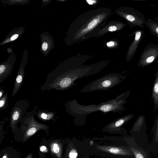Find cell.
Returning <instances> with one entry per match:
<instances>
[{
  "mask_svg": "<svg viewBox=\"0 0 158 158\" xmlns=\"http://www.w3.org/2000/svg\"><path fill=\"white\" fill-rule=\"evenodd\" d=\"M131 90H128L112 99L102 102L98 104L84 105L79 104L76 99L66 102L65 104L67 112L74 117V122L77 123L85 122L86 117L90 114L100 111L106 114L109 112H119L125 109L124 105L127 101Z\"/></svg>",
  "mask_w": 158,
  "mask_h": 158,
  "instance_id": "6da1fadb",
  "label": "cell"
},
{
  "mask_svg": "<svg viewBox=\"0 0 158 158\" xmlns=\"http://www.w3.org/2000/svg\"><path fill=\"white\" fill-rule=\"evenodd\" d=\"M111 10L102 8L85 12L77 18L74 40L76 42L85 40L99 30L110 15Z\"/></svg>",
  "mask_w": 158,
  "mask_h": 158,
  "instance_id": "7a4b0ae2",
  "label": "cell"
},
{
  "mask_svg": "<svg viewBox=\"0 0 158 158\" xmlns=\"http://www.w3.org/2000/svg\"><path fill=\"white\" fill-rule=\"evenodd\" d=\"M126 76L120 73H111L100 77L85 85L81 90V93L107 90L120 84Z\"/></svg>",
  "mask_w": 158,
  "mask_h": 158,
  "instance_id": "3957f363",
  "label": "cell"
},
{
  "mask_svg": "<svg viewBox=\"0 0 158 158\" xmlns=\"http://www.w3.org/2000/svg\"><path fill=\"white\" fill-rule=\"evenodd\" d=\"M118 15L126 20L131 28L136 26L145 27V16L140 11L132 8L123 6L118 9Z\"/></svg>",
  "mask_w": 158,
  "mask_h": 158,
  "instance_id": "277c9868",
  "label": "cell"
},
{
  "mask_svg": "<svg viewBox=\"0 0 158 158\" xmlns=\"http://www.w3.org/2000/svg\"><path fill=\"white\" fill-rule=\"evenodd\" d=\"M29 102L25 100L17 101L12 107L10 116V125L13 129H15L18 123L21 122L29 107Z\"/></svg>",
  "mask_w": 158,
  "mask_h": 158,
  "instance_id": "5b68a950",
  "label": "cell"
},
{
  "mask_svg": "<svg viewBox=\"0 0 158 158\" xmlns=\"http://www.w3.org/2000/svg\"><path fill=\"white\" fill-rule=\"evenodd\" d=\"M158 58V45L149 43L140 56L137 65L144 67L155 62Z\"/></svg>",
  "mask_w": 158,
  "mask_h": 158,
  "instance_id": "8992f818",
  "label": "cell"
},
{
  "mask_svg": "<svg viewBox=\"0 0 158 158\" xmlns=\"http://www.w3.org/2000/svg\"><path fill=\"white\" fill-rule=\"evenodd\" d=\"M144 32V31L142 30H138L133 32L134 38L128 48L126 55V60L127 62L131 60L136 53L138 45L143 38Z\"/></svg>",
  "mask_w": 158,
  "mask_h": 158,
  "instance_id": "52a82bcc",
  "label": "cell"
},
{
  "mask_svg": "<svg viewBox=\"0 0 158 158\" xmlns=\"http://www.w3.org/2000/svg\"><path fill=\"white\" fill-rule=\"evenodd\" d=\"M134 116V114H129L119 117L106 126L104 129L110 132L119 131L121 130V127L131 119Z\"/></svg>",
  "mask_w": 158,
  "mask_h": 158,
  "instance_id": "ba28073f",
  "label": "cell"
},
{
  "mask_svg": "<svg viewBox=\"0 0 158 158\" xmlns=\"http://www.w3.org/2000/svg\"><path fill=\"white\" fill-rule=\"evenodd\" d=\"M96 148L99 150L110 153L123 156H134L129 148L102 145H97Z\"/></svg>",
  "mask_w": 158,
  "mask_h": 158,
  "instance_id": "9c48e42d",
  "label": "cell"
},
{
  "mask_svg": "<svg viewBox=\"0 0 158 158\" xmlns=\"http://www.w3.org/2000/svg\"><path fill=\"white\" fill-rule=\"evenodd\" d=\"M151 133L152 134L149 148L154 156H156L158 152V114L155 119Z\"/></svg>",
  "mask_w": 158,
  "mask_h": 158,
  "instance_id": "30bf717a",
  "label": "cell"
},
{
  "mask_svg": "<svg viewBox=\"0 0 158 158\" xmlns=\"http://www.w3.org/2000/svg\"><path fill=\"white\" fill-rule=\"evenodd\" d=\"M129 148L133 154L134 158H151L150 153L139 147L134 139Z\"/></svg>",
  "mask_w": 158,
  "mask_h": 158,
  "instance_id": "8fae6325",
  "label": "cell"
},
{
  "mask_svg": "<svg viewBox=\"0 0 158 158\" xmlns=\"http://www.w3.org/2000/svg\"><path fill=\"white\" fill-rule=\"evenodd\" d=\"M155 79L152 88V98L154 103V110L158 108V69L155 73Z\"/></svg>",
  "mask_w": 158,
  "mask_h": 158,
  "instance_id": "7c38bea8",
  "label": "cell"
},
{
  "mask_svg": "<svg viewBox=\"0 0 158 158\" xmlns=\"http://www.w3.org/2000/svg\"><path fill=\"white\" fill-rule=\"evenodd\" d=\"M32 111L35 114L37 115L39 119L44 120H52L54 121L58 118L56 117V114L54 112L43 110H38L36 111L34 109Z\"/></svg>",
  "mask_w": 158,
  "mask_h": 158,
  "instance_id": "4fadbf2b",
  "label": "cell"
},
{
  "mask_svg": "<svg viewBox=\"0 0 158 158\" xmlns=\"http://www.w3.org/2000/svg\"><path fill=\"white\" fill-rule=\"evenodd\" d=\"M145 24L151 34L158 37V22L154 20L148 19L146 20Z\"/></svg>",
  "mask_w": 158,
  "mask_h": 158,
  "instance_id": "5bb4252c",
  "label": "cell"
},
{
  "mask_svg": "<svg viewBox=\"0 0 158 158\" xmlns=\"http://www.w3.org/2000/svg\"><path fill=\"white\" fill-rule=\"evenodd\" d=\"M8 94L7 93H5L3 97L0 99V110H2L6 108L8 106L7 99Z\"/></svg>",
  "mask_w": 158,
  "mask_h": 158,
  "instance_id": "9a60e30c",
  "label": "cell"
},
{
  "mask_svg": "<svg viewBox=\"0 0 158 158\" xmlns=\"http://www.w3.org/2000/svg\"><path fill=\"white\" fill-rule=\"evenodd\" d=\"M52 150L54 153L59 154L60 151L59 145L56 143H53L51 146Z\"/></svg>",
  "mask_w": 158,
  "mask_h": 158,
  "instance_id": "2e32d148",
  "label": "cell"
},
{
  "mask_svg": "<svg viewBox=\"0 0 158 158\" xmlns=\"http://www.w3.org/2000/svg\"><path fill=\"white\" fill-rule=\"evenodd\" d=\"M78 153L75 148L72 149L69 152V158H77Z\"/></svg>",
  "mask_w": 158,
  "mask_h": 158,
  "instance_id": "e0dca14e",
  "label": "cell"
},
{
  "mask_svg": "<svg viewBox=\"0 0 158 158\" xmlns=\"http://www.w3.org/2000/svg\"><path fill=\"white\" fill-rule=\"evenodd\" d=\"M118 29L117 26L114 25H111L108 28V31H109L113 32L116 31Z\"/></svg>",
  "mask_w": 158,
  "mask_h": 158,
  "instance_id": "ac0fdd59",
  "label": "cell"
},
{
  "mask_svg": "<svg viewBox=\"0 0 158 158\" xmlns=\"http://www.w3.org/2000/svg\"><path fill=\"white\" fill-rule=\"evenodd\" d=\"M48 48V44L46 42H44L42 45V48L44 51L46 50Z\"/></svg>",
  "mask_w": 158,
  "mask_h": 158,
  "instance_id": "d6986e66",
  "label": "cell"
},
{
  "mask_svg": "<svg viewBox=\"0 0 158 158\" xmlns=\"http://www.w3.org/2000/svg\"><path fill=\"white\" fill-rule=\"evenodd\" d=\"M3 89V87H1L0 88V99H1L4 95L5 94Z\"/></svg>",
  "mask_w": 158,
  "mask_h": 158,
  "instance_id": "ffe728a7",
  "label": "cell"
},
{
  "mask_svg": "<svg viewBox=\"0 0 158 158\" xmlns=\"http://www.w3.org/2000/svg\"><path fill=\"white\" fill-rule=\"evenodd\" d=\"M106 44L108 47H112L114 45V43L113 41H111L108 42Z\"/></svg>",
  "mask_w": 158,
  "mask_h": 158,
  "instance_id": "44dd1931",
  "label": "cell"
},
{
  "mask_svg": "<svg viewBox=\"0 0 158 158\" xmlns=\"http://www.w3.org/2000/svg\"><path fill=\"white\" fill-rule=\"evenodd\" d=\"M19 35L17 34H16L13 35L11 38L10 40H14L16 39L18 37Z\"/></svg>",
  "mask_w": 158,
  "mask_h": 158,
  "instance_id": "7402d4cb",
  "label": "cell"
},
{
  "mask_svg": "<svg viewBox=\"0 0 158 158\" xmlns=\"http://www.w3.org/2000/svg\"><path fill=\"white\" fill-rule=\"evenodd\" d=\"M46 149V147L44 146H42L40 148V151L41 152H44Z\"/></svg>",
  "mask_w": 158,
  "mask_h": 158,
  "instance_id": "603a6c76",
  "label": "cell"
},
{
  "mask_svg": "<svg viewBox=\"0 0 158 158\" xmlns=\"http://www.w3.org/2000/svg\"><path fill=\"white\" fill-rule=\"evenodd\" d=\"M87 3L89 5H92L94 3V2H95V1L94 0H86Z\"/></svg>",
  "mask_w": 158,
  "mask_h": 158,
  "instance_id": "cb8c5ba5",
  "label": "cell"
},
{
  "mask_svg": "<svg viewBox=\"0 0 158 158\" xmlns=\"http://www.w3.org/2000/svg\"><path fill=\"white\" fill-rule=\"evenodd\" d=\"M154 20L158 22V16L155 17L154 19Z\"/></svg>",
  "mask_w": 158,
  "mask_h": 158,
  "instance_id": "d4e9b609",
  "label": "cell"
},
{
  "mask_svg": "<svg viewBox=\"0 0 158 158\" xmlns=\"http://www.w3.org/2000/svg\"><path fill=\"white\" fill-rule=\"evenodd\" d=\"M89 144L91 145H92L93 144V142L92 141H90L89 142Z\"/></svg>",
  "mask_w": 158,
  "mask_h": 158,
  "instance_id": "484cf974",
  "label": "cell"
},
{
  "mask_svg": "<svg viewBox=\"0 0 158 158\" xmlns=\"http://www.w3.org/2000/svg\"><path fill=\"white\" fill-rule=\"evenodd\" d=\"M2 158H7L6 157V156L5 155H4V156L3 157H2Z\"/></svg>",
  "mask_w": 158,
  "mask_h": 158,
  "instance_id": "4316f807",
  "label": "cell"
}]
</instances>
